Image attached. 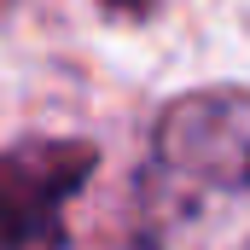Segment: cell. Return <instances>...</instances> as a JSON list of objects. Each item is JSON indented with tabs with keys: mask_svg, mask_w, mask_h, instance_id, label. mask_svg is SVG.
Listing matches in <instances>:
<instances>
[{
	"mask_svg": "<svg viewBox=\"0 0 250 250\" xmlns=\"http://www.w3.org/2000/svg\"><path fill=\"white\" fill-rule=\"evenodd\" d=\"M105 6H111V12H151L157 0H105Z\"/></svg>",
	"mask_w": 250,
	"mask_h": 250,
	"instance_id": "obj_3",
	"label": "cell"
},
{
	"mask_svg": "<svg viewBox=\"0 0 250 250\" xmlns=\"http://www.w3.org/2000/svg\"><path fill=\"white\" fill-rule=\"evenodd\" d=\"M134 250H250V93H181L134 175Z\"/></svg>",
	"mask_w": 250,
	"mask_h": 250,
	"instance_id": "obj_1",
	"label": "cell"
},
{
	"mask_svg": "<svg viewBox=\"0 0 250 250\" xmlns=\"http://www.w3.org/2000/svg\"><path fill=\"white\" fill-rule=\"evenodd\" d=\"M87 140H23L0 151V250H70V198L93 181Z\"/></svg>",
	"mask_w": 250,
	"mask_h": 250,
	"instance_id": "obj_2",
	"label": "cell"
}]
</instances>
